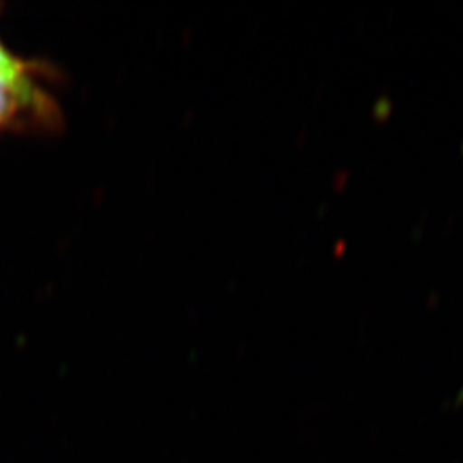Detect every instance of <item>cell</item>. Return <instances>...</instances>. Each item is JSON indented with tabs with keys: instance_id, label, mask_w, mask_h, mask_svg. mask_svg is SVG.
Returning <instances> with one entry per match:
<instances>
[{
	"instance_id": "6da1fadb",
	"label": "cell",
	"mask_w": 463,
	"mask_h": 463,
	"mask_svg": "<svg viewBox=\"0 0 463 463\" xmlns=\"http://www.w3.org/2000/svg\"><path fill=\"white\" fill-rule=\"evenodd\" d=\"M62 126V110L49 88V69L0 42V133L47 134Z\"/></svg>"
},
{
	"instance_id": "7a4b0ae2",
	"label": "cell",
	"mask_w": 463,
	"mask_h": 463,
	"mask_svg": "<svg viewBox=\"0 0 463 463\" xmlns=\"http://www.w3.org/2000/svg\"><path fill=\"white\" fill-rule=\"evenodd\" d=\"M0 42H2V40H0Z\"/></svg>"
}]
</instances>
